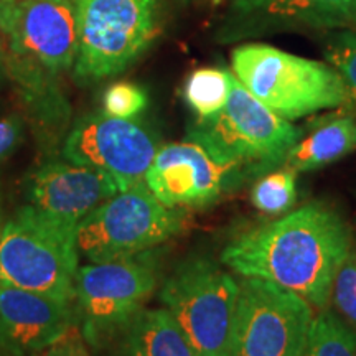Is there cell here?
Segmentation results:
<instances>
[{"instance_id": "8fae6325", "label": "cell", "mask_w": 356, "mask_h": 356, "mask_svg": "<svg viewBox=\"0 0 356 356\" xmlns=\"http://www.w3.org/2000/svg\"><path fill=\"white\" fill-rule=\"evenodd\" d=\"M0 29L12 51L38 76L74 66L78 51L73 0H13L0 10Z\"/></svg>"}, {"instance_id": "2e32d148", "label": "cell", "mask_w": 356, "mask_h": 356, "mask_svg": "<svg viewBox=\"0 0 356 356\" xmlns=\"http://www.w3.org/2000/svg\"><path fill=\"white\" fill-rule=\"evenodd\" d=\"M106 346L111 356H198L167 309H142Z\"/></svg>"}, {"instance_id": "30bf717a", "label": "cell", "mask_w": 356, "mask_h": 356, "mask_svg": "<svg viewBox=\"0 0 356 356\" xmlns=\"http://www.w3.org/2000/svg\"><path fill=\"white\" fill-rule=\"evenodd\" d=\"M159 150L152 131L132 119L113 118L106 113L79 119L63 145L68 162L106 172L119 191L144 184Z\"/></svg>"}, {"instance_id": "ba28073f", "label": "cell", "mask_w": 356, "mask_h": 356, "mask_svg": "<svg viewBox=\"0 0 356 356\" xmlns=\"http://www.w3.org/2000/svg\"><path fill=\"white\" fill-rule=\"evenodd\" d=\"M157 282V261L147 252L81 267L74 300L84 340L104 348L144 309Z\"/></svg>"}, {"instance_id": "ffe728a7", "label": "cell", "mask_w": 356, "mask_h": 356, "mask_svg": "<svg viewBox=\"0 0 356 356\" xmlns=\"http://www.w3.org/2000/svg\"><path fill=\"white\" fill-rule=\"evenodd\" d=\"M297 200V172L284 165L262 177L251 191V202L267 215L286 213Z\"/></svg>"}, {"instance_id": "7a4b0ae2", "label": "cell", "mask_w": 356, "mask_h": 356, "mask_svg": "<svg viewBox=\"0 0 356 356\" xmlns=\"http://www.w3.org/2000/svg\"><path fill=\"white\" fill-rule=\"evenodd\" d=\"M231 66L257 101L287 121L348 102L343 79L330 63L248 43L233 50Z\"/></svg>"}, {"instance_id": "9c48e42d", "label": "cell", "mask_w": 356, "mask_h": 356, "mask_svg": "<svg viewBox=\"0 0 356 356\" xmlns=\"http://www.w3.org/2000/svg\"><path fill=\"white\" fill-rule=\"evenodd\" d=\"M314 312L305 299L259 277H243L229 356H299Z\"/></svg>"}, {"instance_id": "4fadbf2b", "label": "cell", "mask_w": 356, "mask_h": 356, "mask_svg": "<svg viewBox=\"0 0 356 356\" xmlns=\"http://www.w3.org/2000/svg\"><path fill=\"white\" fill-rule=\"evenodd\" d=\"M74 325L71 302L0 284V356H37Z\"/></svg>"}, {"instance_id": "4316f807", "label": "cell", "mask_w": 356, "mask_h": 356, "mask_svg": "<svg viewBox=\"0 0 356 356\" xmlns=\"http://www.w3.org/2000/svg\"><path fill=\"white\" fill-rule=\"evenodd\" d=\"M353 6H355V10H356V0H353Z\"/></svg>"}, {"instance_id": "d4e9b609", "label": "cell", "mask_w": 356, "mask_h": 356, "mask_svg": "<svg viewBox=\"0 0 356 356\" xmlns=\"http://www.w3.org/2000/svg\"><path fill=\"white\" fill-rule=\"evenodd\" d=\"M22 137V121L17 115H10L0 121V159L15 149Z\"/></svg>"}, {"instance_id": "cb8c5ba5", "label": "cell", "mask_w": 356, "mask_h": 356, "mask_svg": "<svg viewBox=\"0 0 356 356\" xmlns=\"http://www.w3.org/2000/svg\"><path fill=\"white\" fill-rule=\"evenodd\" d=\"M40 356H91V353L84 345L83 335L78 332V325H74L63 337L44 348Z\"/></svg>"}, {"instance_id": "d6986e66", "label": "cell", "mask_w": 356, "mask_h": 356, "mask_svg": "<svg viewBox=\"0 0 356 356\" xmlns=\"http://www.w3.org/2000/svg\"><path fill=\"white\" fill-rule=\"evenodd\" d=\"M233 71L220 68L195 70L186 79L184 97L198 119L211 118L228 102Z\"/></svg>"}, {"instance_id": "3957f363", "label": "cell", "mask_w": 356, "mask_h": 356, "mask_svg": "<svg viewBox=\"0 0 356 356\" xmlns=\"http://www.w3.org/2000/svg\"><path fill=\"white\" fill-rule=\"evenodd\" d=\"M76 226L22 208L0 229V284L73 302L78 275Z\"/></svg>"}, {"instance_id": "8992f818", "label": "cell", "mask_w": 356, "mask_h": 356, "mask_svg": "<svg viewBox=\"0 0 356 356\" xmlns=\"http://www.w3.org/2000/svg\"><path fill=\"white\" fill-rule=\"evenodd\" d=\"M181 208L163 204L145 181L119 191L76 228L78 254L89 262L136 256L165 243L185 226Z\"/></svg>"}, {"instance_id": "6da1fadb", "label": "cell", "mask_w": 356, "mask_h": 356, "mask_svg": "<svg viewBox=\"0 0 356 356\" xmlns=\"http://www.w3.org/2000/svg\"><path fill=\"white\" fill-rule=\"evenodd\" d=\"M351 241L343 218L325 204L310 203L238 236L221 261L243 277L269 280L310 305L325 307Z\"/></svg>"}, {"instance_id": "9a60e30c", "label": "cell", "mask_w": 356, "mask_h": 356, "mask_svg": "<svg viewBox=\"0 0 356 356\" xmlns=\"http://www.w3.org/2000/svg\"><path fill=\"white\" fill-rule=\"evenodd\" d=\"M356 24L353 0H234L226 29L231 37L277 29H341Z\"/></svg>"}, {"instance_id": "ac0fdd59", "label": "cell", "mask_w": 356, "mask_h": 356, "mask_svg": "<svg viewBox=\"0 0 356 356\" xmlns=\"http://www.w3.org/2000/svg\"><path fill=\"white\" fill-rule=\"evenodd\" d=\"M299 356H356V332L335 312L314 317Z\"/></svg>"}, {"instance_id": "7402d4cb", "label": "cell", "mask_w": 356, "mask_h": 356, "mask_svg": "<svg viewBox=\"0 0 356 356\" xmlns=\"http://www.w3.org/2000/svg\"><path fill=\"white\" fill-rule=\"evenodd\" d=\"M332 302L341 318L356 332V249L351 248L333 279Z\"/></svg>"}, {"instance_id": "603a6c76", "label": "cell", "mask_w": 356, "mask_h": 356, "mask_svg": "<svg viewBox=\"0 0 356 356\" xmlns=\"http://www.w3.org/2000/svg\"><path fill=\"white\" fill-rule=\"evenodd\" d=\"M104 113L113 118L132 119L140 114L147 106V95L142 88L134 83H114L106 89L102 97Z\"/></svg>"}, {"instance_id": "44dd1931", "label": "cell", "mask_w": 356, "mask_h": 356, "mask_svg": "<svg viewBox=\"0 0 356 356\" xmlns=\"http://www.w3.org/2000/svg\"><path fill=\"white\" fill-rule=\"evenodd\" d=\"M325 58L340 73L346 97L356 113V29L338 30L325 43Z\"/></svg>"}, {"instance_id": "484cf974", "label": "cell", "mask_w": 356, "mask_h": 356, "mask_svg": "<svg viewBox=\"0 0 356 356\" xmlns=\"http://www.w3.org/2000/svg\"><path fill=\"white\" fill-rule=\"evenodd\" d=\"M13 0H0V10H2V8H6L8 3H12Z\"/></svg>"}, {"instance_id": "7c38bea8", "label": "cell", "mask_w": 356, "mask_h": 356, "mask_svg": "<svg viewBox=\"0 0 356 356\" xmlns=\"http://www.w3.org/2000/svg\"><path fill=\"white\" fill-rule=\"evenodd\" d=\"M239 175L200 142L186 139L162 147L144 181L167 207L198 208L215 202Z\"/></svg>"}, {"instance_id": "277c9868", "label": "cell", "mask_w": 356, "mask_h": 356, "mask_svg": "<svg viewBox=\"0 0 356 356\" xmlns=\"http://www.w3.org/2000/svg\"><path fill=\"white\" fill-rule=\"evenodd\" d=\"M302 129L257 101L233 74L228 102L211 118L197 119L186 139L207 147L239 173L270 172L284 165Z\"/></svg>"}, {"instance_id": "5b68a950", "label": "cell", "mask_w": 356, "mask_h": 356, "mask_svg": "<svg viewBox=\"0 0 356 356\" xmlns=\"http://www.w3.org/2000/svg\"><path fill=\"white\" fill-rule=\"evenodd\" d=\"M78 51L74 78L99 81L122 73L160 32L157 0H73Z\"/></svg>"}, {"instance_id": "52a82bcc", "label": "cell", "mask_w": 356, "mask_h": 356, "mask_svg": "<svg viewBox=\"0 0 356 356\" xmlns=\"http://www.w3.org/2000/svg\"><path fill=\"white\" fill-rule=\"evenodd\" d=\"M238 296L239 282L207 257L181 262L160 291L198 356H229Z\"/></svg>"}, {"instance_id": "e0dca14e", "label": "cell", "mask_w": 356, "mask_h": 356, "mask_svg": "<svg viewBox=\"0 0 356 356\" xmlns=\"http://www.w3.org/2000/svg\"><path fill=\"white\" fill-rule=\"evenodd\" d=\"M356 150V119L340 115L322 122L289 150L284 165L299 172H312L337 162Z\"/></svg>"}, {"instance_id": "83f0119b", "label": "cell", "mask_w": 356, "mask_h": 356, "mask_svg": "<svg viewBox=\"0 0 356 356\" xmlns=\"http://www.w3.org/2000/svg\"><path fill=\"white\" fill-rule=\"evenodd\" d=\"M0 74H2V65H0Z\"/></svg>"}, {"instance_id": "5bb4252c", "label": "cell", "mask_w": 356, "mask_h": 356, "mask_svg": "<svg viewBox=\"0 0 356 356\" xmlns=\"http://www.w3.org/2000/svg\"><path fill=\"white\" fill-rule=\"evenodd\" d=\"M119 193L108 173L73 162H51L33 173L29 200L35 210L76 226L99 204Z\"/></svg>"}]
</instances>
